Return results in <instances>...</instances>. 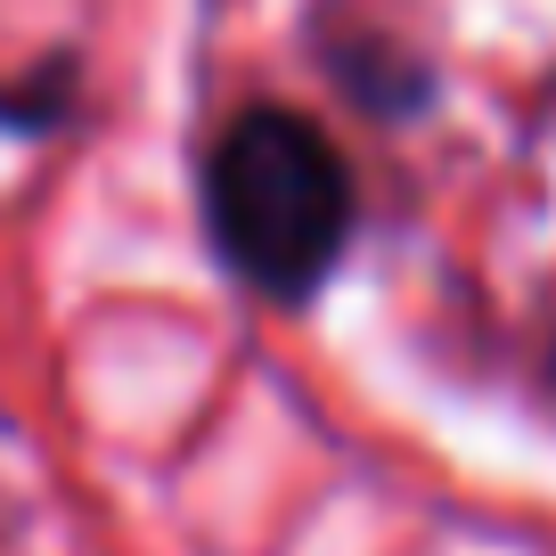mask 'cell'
<instances>
[{"label": "cell", "instance_id": "obj_1", "mask_svg": "<svg viewBox=\"0 0 556 556\" xmlns=\"http://www.w3.org/2000/svg\"><path fill=\"white\" fill-rule=\"evenodd\" d=\"M205 222L222 262L262 287V295L295 303L336 270L352 238V180L328 131L287 106H254L222 131L205 164Z\"/></svg>", "mask_w": 556, "mask_h": 556}]
</instances>
